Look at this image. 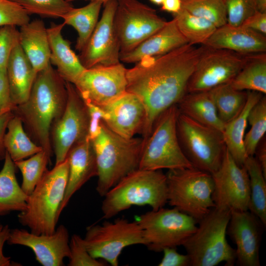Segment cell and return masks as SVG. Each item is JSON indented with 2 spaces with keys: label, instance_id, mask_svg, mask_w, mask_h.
Segmentation results:
<instances>
[{
  "label": "cell",
  "instance_id": "1",
  "mask_svg": "<svg viewBox=\"0 0 266 266\" xmlns=\"http://www.w3.org/2000/svg\"><path fill=\"white\" fill-rule=\"evenodd\" d=\"M204 49V45L187 43L164 55L143 58L127 68V91L136 95L145 107L142 133L145 140L160 116L187 93L189 80Z\"/></svg>",
  "mask_w": 266,
  "mask_h": 266
},
{
  "label": "cell",
  "instance_id": "2",
  "mask_svg": "<svg viewBox=\"0 0 266 266\" xmlns=\"http://www.w3.org/2000/svg\"><path fill=\"white\" fill-rule=\"evenodd\" d=\"M67 97L65 81L50 63L37 72L28 100L12 111L21 120L30 138L51 157V128L63 113Z\"/></svg>",
  "mask_w": 266,
  "mask_h": 266
},
{
  "label": "cell",
  "instance_id": "3",
  "mask_svg": "<svg viewBox=\"0 0 266 266\" xmlns=\"http://www.w3.org/2000/svg\"><path fill=\"white\" fill-rule=\"evenodd\" d=\"M91 141L98 166L96 189L103 197L122 178L138 169L145 140L123 137L102 122L99 134Z\"/></svg>",
  "mask_w": 266,
  "mask_h": 266
},
{
  "label": "cell",
  "instance_id": "4",
  "mask_svg": "<svg viewBox=\"0 0 266 266\" xmlns=\"http://www.w3.org/2000/svg\"><path fill=\"white\" fill-rule=\"evenodd\" d=\"M103 197L101 209L105 219L134 205L159 209L167 203L166 175L161 170L138 168L122 178Z\"/></svg>",
  "mask_w": 266,
  "mask_h": 266
},
{
  "label": "cell",
  "instance_id": "5",
  "mask_svg": "<svg viewBox=\"0 0 266 266\" xmlns=\"http://www.w3.org/2000/svg\"><path fill=\"white\" fill-rule=\"evenodd\" d=\"M68 162L47 169L29 196L26 210L18 215L19 223L37 234H51L56 229L58 212L63 200L68 176Z\"/></svg>",
  "mask_w": 266,
  "mask_h": 266
},
{
  "label": "cell",
  "instance_id": "6",
  "mask_svg": "<svg viewBox=\"0 0 266 266\" xmlns=\"http://www.w3.org/2000/svg\"><path fill=\"white\" fill-rule=\"evenodd\" d=\"M231 211L215 207L199 222L196 231L182 246L191 260V266H226L235 264V251L228 243L227 229Z\"/></svg>",
  "mask_w": 266,
  "mask_h": 266
},
{
  "label": "cell",
  "instance_id": "7",
  "mask_svg": "<svg viewBox=\"0 0 266 266\" xmlns=\"http://www.w3.org/2000/svg\"><path fill=\"white\" fill-rule=\"evenodd\" d=\"M167 203L198 223L215 207L211 174L195 167L169 169L166 174Z\"/></svg>",
  "mask_w": 266,
  "mask_h": 266
},
{
  "label": "cell",
  "instance_id": "8",
  "mask_svg": "<svg viewBox=\"0 0 266 266\" xmlns=\"http://www.w3.org/2000/svg\"><path fill=\"white\" fill-rule=\"evenodd\" d=\"M179 113L177 105H174L160 116L145 141L139 169L157 170L193 167L184 155L178 139Z\"/></svg>",
  "mask_w": 266,
  "mask_h": 266
},
{
  "label": "cell",
  "instance_id": "9",
  "mask_svg": "<svg viewBox=\"0 0 266 266\" xmlns=\"http://www.w3.org/2000/svg\"><path fill=\"white\" fill-rule=\"evenodd\" d=\"M177 133L182 151L194 167L210 174L219 168L226 149L221 132L179 112Z\"/></svg>",
  "mask_w": 266,
  "mask_h": 266
},
{
  "label": "cell",
  "instance_id": "10",
  "mask_svg": "<svg viewBox=\"0 0 266 266\" xmlns=\"http://www.w3.org/2000/svg\"><path fill=\"white\" fill-rule=\"evenodd\" d=\"M149 250L162 252L168 247H177L197 230L198 222L178 209L152 210L136 217Z\"/></svg>",
  "mask_w": 266,
  "mask_h": 266
},
{
  "label": "cell",
  "instance_id": "11",
  "mask_svg": "<svg viewBox=\"0 0 266 266\" xmlns=\"http://www.w3.org/2000/svg\"><path fill=\"white\" fill-rule=\"evenodd\" d=\"M83 239L93 257L103 260L112 266H118L119 256L126 247L145 245L142 231L137 222L124 218L89 226Z\"/></svg>",
  "mask_w": 266,
  "mask_h": 266
},
{
  "label": "cell",
  "instance_id": "12",
  "mask_svg": "<svg viewBox=\"0 0 266 266\" xmlns=\"http://www.w3.org/2000/svg\"><path fill=\"white\" fill-rule=\"evenodd\" d=\"M166 21L138 0H120L114 17L120 54L128 52L161 29Z\"/></svg>",
  "mask_w": 266,
  "mask_h": 266
},
{
  "label": "cell",
  "instance_id": "13",
  "mask_svg": "<svg viewBox=\"0 0 266 266\" xmlns=\"http://www.w3.org/2000/svg\"><path fill=\"white\" fill-rule=\"evenodd\" d=\"M66 82L67 101L65 110L53 124L50 133L55 165L66 158L70 149L87 138L89 116L87 105L74 85Z\"/></svg>",
  "mask_w": 266,
  "mask_h": 266
},
{
  "label": "cell",
  "instance_id": "14",
  "mask_svg": "<svg viewBox=\"0 0 266 266\" xmlns=\"http://www.w3.org/2000/svg\"><path fill=\"white\" fill-rule=\"evenodd\" d=\"M247 55L204 46L189 80L187 93L208 91L231 82L243 67Z\"/></svg>",
  "mask_w": 266,
  "mask_h": 266
},
{
  "label": "cell",
  "instance_id": "15",
  "mask_svg": "<svg viewBox=\"0 0 266 266\" xmlns=\"http://www.w3.org/2000/svg\"><path fill=\"white\" fill-rule=\"evenodd\" d=\"M127 68L119 63L86 68L73 84L85 103L102 107L127 91Z\"/></svg>",
  "mask_w": 266,
  "mask_h": 266
},
{
  "label": "cell",
  "instance_id": "16",
  "mask_svg": "<svg viewBox=\"0 0 266 266\" xmlns=\"http://www.w3.org/2000/svg\"><path fill=\"white\" fill-rule=\"evenodd\" d=\"M211 174L215 207L231 211L248 210L250 185L247 170L235 162L227 148L220 167Z\"/></svg>",
  "mask_w": 266,
  "mask_h": 266
},
{
  "label": "cell",
  "instance_id": "17",
  "mask_svg": "<svg viewBox=\"0 0 266 266\" xmlns=\"http://www.w3.org/2000/svg\"><path fill=\"white\" fill-rule=\"evenodd\" d=\"M103 5L102 16L78 56L85 68L120 63V44L114 25L118 1L110 0Z\"/></svg>",
  "mask_w": 266,
  "mask_h": 266
},
{
  "label": "cell",
  "instance_id": "18",
  "mask_svg": "<svg viewBox=\"0 0 266 266\" xmlns=\"http://www.w3.org/2000/svg\"><path fill=\"white\" fill-rule=\"evenodd\" d=\"M266 226L249 210L231 211L227 233L236 246L235 264L260 266V248Z\"/></svg>",
  "mask_w": 266,
  "mask_h": 266
},
{
  "label": "cell",
  "instance_id": "19",
  "mask_svg": "<svg viewBox=\"0 0 266 266\" xmlns=\"http://www.w3.org/2000/svg\"><path fill=\"white\" fill-rule=\"evenodd\" d=\"M9 245H20L31 248L36 260L43 266H63L64 259L70 256L69 233L63 225L51 234H37L24 229L11 230Z\"/></svg>",
  "mask_w": 266,
  "mask_h": 266
},
{
  "label": "cell",
  "instance_id": "20",
  "mask_svg": "<svg viewBox=\"0 0 266 266\" xmlns=\"http://www.w3.org/2000/svg\"><path fill=\"white\" fill-rule=\"evenodd\" d=\"M100 107L106 115L103 122L115 133L126 138L142 134L146 119V109L142 100L135 94L126 91Z\"/></svg>",
  "mask_w": 266,
  "mask_h": 266
},
{
  "label": "cell",
  "instance_id": "21",
  "mask_svg": "<svg viewBox=\"0 0 266 266\" xmlns=\"http://www.w3.org/2000/svg\"><path fill=\"white\" fill-rule=\"evenodd\" d=\"M68 162V176L63 200L58 215L66 206L72 196L88 180L98 176L96 155L91 140L87 138L75 144L66 156Z\"/></svg>",
  "mask_w": 266,
  "mask_h": 266
},
{
  "label": "cell",
  "instance_id": "22",
  "mask_svg": "<svg viewBox=\"0 0 266 266\" xmlns=\"http://www.w3.org/2000/svg\"><path fill=\"white\" fill-rule=\"evenodd\" d=\"M204 46L242 54L266 53L265 35L249 28L228 23L217 28Z\"/></svg>",
  "mask_w": 266,
  "mask_h": 266
},
{
  "label": "cell",
  "instance_id": "23",
  "mask_svg": "<svg viewBox=\"0 0 266 266\" xmlns=\"http://www.w3.org/2000/svg\"><path fill=\"white\" fill-rule=\"evenodd\" d=\"M187 43L173 18L133 49L120 54V60L126 63L135 64L143 58L164 55Z\"/></svg>",
  "mask_w": 266,
  "mask_h": 266
},
{
  "label": "cell",
  "instance_id": "24",
  "mask_svg": "<svg viewBox=\"0 0 266 266\" xmlns=\"http://www.w3.org/2000/svg\"><path fill=\"white\" fill-rule=\"evenodd\" d=\"M64 23H52L47 28L50 48V62L66 82L74 84L85 70L79 57L72 50L69 41L62 35Z\"/></svg>",
  "mask_w": 266,
  "mask_h": 266
},
{
  "label": "cell",
  "instance_id": "25",
  "mask_svg": "<svg viewBox=\"0 0 266 266\" xmlns=\"http://www.w3.org/2000/svg\"><path fill=\"white\" fill-rule=\"evenodd\" d=\"M6 72L12 101L15 106L21 104L28 100L37 72L19 42L11 54Z\"/></svg>",
  "mask_w": 266,
  "mask_h": 266
},
{
  "label": "cell",
  "instance_id": "26",
  "mask_svg": "<svg viewBox=\"0 0 266 266\" xmlns=\"http://www.w3.org/2000/svg\"><path fill=\"white\" fill-rule=\"evenodd\" d=\"M20 27L19 43L37 72L50 63L47 28L39 19L29 21Z\"/></svg>",
  "mask_w": 266,
  "mask_h": 266
},
{
  "label": "cell",
  "instance_id": "27",
  "mask_svg": "<svg viewBox=\"0 0 266 266\" xmlns=\"http://www.w3.org/2000/svg\"><path fill=\"white\" fill-rule=\"evenodd\" d=\"M263 96L259 92L247 91L246 102L242 110L225 124L222 133L225 144L233 158L240 166L244 165L248 157L244 144L248 116L251 108Z\"/></svg>",
  "mask_w": 266,
  "mask_h": 266
},
{
  "label": "cell",
  "instance_id": "28",
  "mask_svg": "<svg viewBox=\"0 0 266 266\" xmlns=\"http://www.w3.org/2000/svg\"><path fill=\"white\" fill-rule=\"evenodd\" d=\"M179 112L222 133L225 123L220 118L208 91L187 93L177 103Z\"/></svg>",
  "mask_w": 266,
  "mask_h": 266
},
{
  "label": "cell",
  "instance_id": "29",
  "mask_svg": "<svg viewBox=\"0 0 266 266\" xmlns=\"http://www.w3.org/2000/svg\"><path fill=\"white\" fill-rule=\"evenodd\" d=\"M4 160L0 171V216L12 211H24L27 208L29 197L17 182L16 166L6 151Z\"/></svg>",
  "mask_w": 266,
  "mask_h": 266
},
{
  "label": "cell",
  "instance_id": "30",
  "mask_svg": "<svg viewBox=\"0 0 266 266\" xmlns=\"http://www.w3.org/2000/svg\"><path fill=\"white\" fill-rule=\"evenodd\" d=\"M239 91H252L266 94V54H248L244 65L230 82Z\"/></svg>",
  "mask_w": 266,
  "mask_h": 266
},
{
  "label": "cell",
  "instance_id": "31",
  "mask_svg": "<svg viewBox=\"0 0 266 266\" xmlns=\"http://www.w3.org/2000/svg\"><path fill=\"white\" fill-rule=\"evenodd\" d=\"M102 5L101 2L91 1L84 6L73 7L62 17L65 25L70 26L76 31L78 37L75 48L79 52L86 45L97 26Z\"/></svg>",
  "mask_w": 266,
  "mask_h": 266
},
{
  "label": "cell",
  "instance_id": "32",
  "mask_svg": "<svg viewBox=\"0 0 266 266\" xmlns=\"http://www.w3.org/2000/svg\"><path fill=\"white\" fill-rule=\"evenodd\" d=\"M4 136V146L14 162L24 160L43 149L35 144L25 132L19 117L14 115L9 121Z\"/></svg>",
  "mask_w": 266,
  "mask_h": 266
},
{
  "label": "cell",
  "instance_id": "33",
  "mask_svg": "<svg viewBox=\"0 0 266 266\" xmlns=\"http://www.w3.org/2000/svg\"><path fill=\"white\" fill-rule=\"evenodd\" d=\"M208 92L221 120L227 123L236 117L244 107L247 91L233 88L230 82L217 86Z\"/></svg>",
  "mask_w": 266,
  "mask_h": 266
},
{
  "label": "cell",
  "instance_id": "34",
  "mask_svg": "<svg viewBox=\"0 0 266 266\" xmlns=\"http://www.w3.org/2000/svg\"><path fill=\"white\" fill-rule=\"evenodd\" d=\"M249 179L248 210L266 225V177L255 158L248 156L244 164Z\"/></svg>",
  "mask_w": 266,
  "mask_h": 266
},
{
  "label": "cell",
  "instance_id": "35",
  "mask_svg": "<svg viewBox=\"0 0 266 266\" xmlns=\"http://www.w3.org/2000/svg\"><path fill=\"white\" fill-rule=\"evenodd\" d=\"M177 27L188 43L204 45L217 28L210 21L194 15L181 7L173 14Z\"/></svg>",
  "mask_w": 266,
  "mask_h": 266
},
{
  "label": "cell",
  "instance_id": "36",
  "mask_svg": "<svg viewBox=\"0 0 266 266\" xmlns=\"http://www.w3.org/2000/svg\"><path fill=\"white\" fill-rule=\"evenodd\" d=\"M51 156L43 150L27 160L14 162L21 171L23 177L21 188L29 196L34 190L50 162Z\"/></svg>",
  "mask_w": 266,
  "mask_h": 266
},
{
  "label": "cell",
  "instance_id": "37",
  "mask_svg": "<svg viewBox=\"0 0 266 266\" xmlns=\"http://www.w3.org/2000/svg\"><path fill=\"white\" fill-rule=\"evenodd\" d=\"M249 131L245 135L244 144L248 156H254L258 144L266 132V98L264 95L253 106L248 116Z\"/></svg>",
  "mask_w": 266,
  "mask_h": 266
},
{
  "label": "cell",
  "instance_id": "38",
  "mask_svg": "<svg viewBox=\"0 0 266 266\" xmlns=\"http://www.w3.org/2000/svg\"><path fill=\"white\" fill-rule=\"evenodd\" d=\"M182 8L219 28L227 23L224 0H181Z\"/></svg>",
  "mask_w": 266,
  "mask_h": 266
},
{
  "label": "cell",
  "instance_id": "39",
  "mask_svg": "<svg viewBox=\"0 0 266 266\" xmlns=\"http://www.w3.org/2000/svg\"><path fill=\"white\" fill-rule=\"evenodd\" d=\"M20 6L29 15L59 18L74 7L66 0H10Z\"/></svg>",
  "mask_w": 266,
  "mask_h": 266
},
{
  "label": "cell",
  "instance_id": "40",
  "mask_svg": "<svg viewBox=\"0 0 266 266\" xmlns=\"http://www.w3.org/2000/svg\"><path fill=\"white\" fill-rule=\"evenodd\" d=\"M69 266H103L105 263L93 257L87 251L83 239L73 234L69 240Z\"/></svg>",
  "mask_w": 266,
  "mask_h": 266
},
{
  "label": "cell",
  "instance_id": "41",
  "mask_svg": "<svg viewBox=\"0 0 266 266\" xmlns=\"http://www.w3.org/2000/svg\"><path fill=\"white\" fill-rule=\"evenodd\" d=\"M227 23L240 26L256 11L254 0H224Z\"/></svg>",
  "mask_w": 266,
  "mask_h": 266
},
{
  "label": "cell",
  "instance_id": "42",
  "mask_svg": "<svg viewBox=\"0 0 266 266\" xmlns=\"http://www.w3.org/2000/svg\"><path fill=\"white\" fill-rule=\"evenodd\" d=\"M29 21V14L18 4L10 0H0V27H21Z\"/></svg>",
  "mask_w": 266,
  "mask_h": 266
},
{
  "label": "cell",
  "instance_id": "43",
  "mask_svg": "<svg viewBox=\"0 0 266 266\" xmlns=\"http://www.w3.org/2000/svg\"><path fill=\"white\" fill-rule=\"evenodd\" d=\"M19 42V30L16 26L6 25L0 27V68L6 70L12 50Z\"/></svg>",
  "mask_w": 266,
  "mask_h": 266
},
{
  "label": "cell",
  "instance_id": "44",
  "mask_svg": "<svg viewBox=\"0 0 266 266\" xmlns=\"http://www.w3.org/2000/svg\"><path fill=\"white\" fill-rule=\"evenodd\" d=\"M85 103L89 116L87 138L93 140L99 134L101 123L105 120L106 115L101 107L90 103Z\"/></svg>",
  "mask_w": 266,
  "mask_h": 266
},
{
  "label": "cell",
  "instance_id": "45",
  "mask_svg": "<svg viewBox=\"0 0 266 266\" xmlns=\"http://www.w3.org/2000/svg\"><path fill=\"white\" fill-rule=\"evenodd\" d=\"M15 107L11 100L6 70L0 68V115L12 112Z\"/></svg>",
  "mask_w": 266,
  "mask_h": 266
},
{
  "label": "cell",
  "instance_id": "46",
  "mask_svg": "<svg viewBox=\"0 0 266 266\" xmlns=\"http://www.w3.org/2000/svg\"><path fill=\"white\" fill-rule=\"evenodd\" d=\"M162 252L163 257L159 266H191V260L188 254L179 253L176 247L166 248Z\"/></svg>",
  "mask_w": 266,
  "mask_h": 266
},
{
  "label": "cell",
  "instance_id": "47",
  "mask_svg": "<svg viewBox=\"0 0 266 266\" xmlns=\"http://www.w3.org/2000/svg\"><path fill=\"white\" fill-rule=\"evenodd\" d=\"M264 35L266 34V13L256 11L241 25Z\"/></svg>",
  "mask_w": 266,
  "mask_h": 266
},
{
  "label": "cell",
  "instance_id": "48",
  "mask_svg": "<svg viewBox=\"0 0 266 266\" xmlns=\"http://www.w3.org/2000/svg\"><path fill=\"white\" fill-rule=\"evenodd\" d=\"M11 229L7 225H3L0 223V266H21L13 263L10 257L5 256L3 253V248L5 242L7 241Z\"/></svg>",
  "mask_w": 266,
  "mask_h": 266
},
{
  "label": "cell",
  "instance_id": "49",
  "mask_svg": "<svg viewBox=\"0 0 266 266\" xmlns=\"http://www.w3.org/2000/svg\"><path fill=\"white\" fill-rule=\"evenodd\" d=\"M13 115L12 112L0 115V160L4 159L5 158L6 150L4 146V136L7 124Z\"/></svg>",
  "mask_w": 266,
  "mask_h": 266
},
{
  "label": "cell",
  "instance_id": "50",
  "mask_svg": "<svg viewBox=\"0 0 266 266\" xmlns=\"http://www.w3.org/2000/svg\"><path fill=\"white\" fill-rule=\"evenodd\" d=\"M255 158L260 166L264 175L266 177V141L263 137L256 149Z\"/></svg>",
  "mask_w": 266,
  "mask_h": 266
},
{
  "label": "cell",
  "instance_id": "51",
  "mask_svg": "<svg viewBox=\"0 0 266 266\" xmlns=\"http://www.w3.org/2000/svg\"><path fill=\"white\" fill-rule=\"evenodd\" d=\"M161 5L162 10L175 14L181 9V0H164Z\"/></svg>",
  "mask_w": 266,
  "mask_h": 266
},
{
  "label": "cell",
  "instance_id": "52",
  "mask_svg": "<svg viewBox=\"0 0 266 266\" xmlns=\"http://www.w3.org/2000/svg\"><path fill=\"white\" fill-rule=\"evenodd\" d=\"M257 11L266 13V0H254Z\"/></svg>",
  "mask_w": 266,
  "mask_h": 266
},
{
  "label": "cell",
  "instance_id": "53",
  "mask_svg": "<svg viewBox=\"0 0 266 266\" xmlns=\"http://www.w3.org/2000/svg\"><path fill=\"white\" fill-rule=\"evenodd\" d=\"M66 0L68 1V2H71V1H74V0ZM90 0V1H100V2H102L103 5L105 3H106V2H108V1H110V0ZM116 0L119 1V0Z\"/></svg>",
  "mask_w": 266,
  "mask_h": 266
},
{
  "label": "cell",
  "instance_id": "54",
  "mask_svg": "<svg viewBox=\"0 0 266 266\" xmlns=\"http://www.w3.org/2000/svg\"><path fill=\"white\" fill-rule=\"evenodd\" d=\"M151 2L157 4V5H161L162 3L163 2L164 0H149Z\"/></svg>",
  "mask_w": 266,
  "mask_h": 266
}]
</instances>
